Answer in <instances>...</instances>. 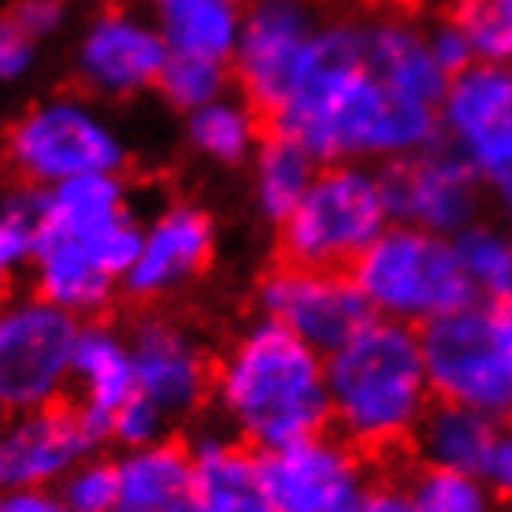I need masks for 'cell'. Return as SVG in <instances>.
<instances>
[{
    "label": "cell",
    "instance_id": "1",
    "mask_svg": "<svg viewBox=\"0 0 512 512\" xmlns=\"http://www.w3.org/2000/svg\"><path fill=\"white\" fill-rule=\"evenodd\" d=\"M282 138L323 164H397L442 138L438 104L412 101L390 90L364 60L357 23H327L316 30L294 86L275 108Z\"/></svg>",
    "mask_w": 512,
    "mask_h": 512
},
{
    "label": "cell",
    "instance_id": "2",
    "mask_svg": "<svg viewBox=\"0 0 512 512\" xmlns=\"http://www.w3.org/2000/svg\"><path fill=\"white\" fill-rule=\"evenodd\" d=\"M212 397L223 420L264 453L331 423L327 360L264 316L242 327L223 349Z\"/></svg>",
    "mask_w": 512,
    "mask_h": 512
},
{
    "label": "cell",
    "instance_id": "3",
    "mask_svg": "<svg viewBox=\"0 0 512 512\" xmlns=\"http://www.w3.org/2000/svg\"><path fill=\"white\" fill-rule=\"evenodd\" d=\"M323 360L331 423H338L342 438L357 449H390L405 442L431 409L435 394L416 327L372 316Z\"/></svg>",
    "mask_w": 512,
    "mask_h": 512
},
{
    "label": "cell",
    "instance_id": "4",
    "mask_svg": "<svg viewBox=\"0 0 512 512\" xmlns=\"http://www.w3.org/2000/svg\"><path fill=\"white\" fill-rule=\"evenodd\" d=\"M349 275L375 320L405 327H427L475 301L453 238L405 223H390L357 256Z\"/></svg>",
    "mask_w": 512,
    "mask_h": 512
},
{
    "label": "cell",
    "instance_id": "5",
    "mask_svg": "<svg viewBox=\"0 0 512 512\" xmlns=\"http://www.w3.org/2000/svg\"><path fill=\"white\" fill-rule=\"evenodd\" d=\"M4 160L26 186H60L86 175H123L127 134L86 93H56L23 108L4 134Z\"/></svg>",
    "mask_w": 512,
    "mask_h": 512
},
{
    "label": "cell",
    "instance_id": "6",
    "mask_svg": "<svg viewBox=\"0 0 512 512\" xmlns=\"http://www.w3.org/2000/svg\"><path fill=\"white\" fill-rule=\"evenodd\" d=\"M390 223L383 171L338 160L316 171L301 205L279 223L282 253L308 268H353Z\"/></svg>",
    "mask_w": 512,
    "mask_h": 512
},
{
    "label": "cell",
    "instance_id": "7",
    "mask_svg": "<svg viewBox=\"0 0 512 512\" xmlns=\"http://www.w3.org/2000/svg\"><path fill=\"white\" fill-rule=\"evenodd\" d=\"M141 242L134 212L86 227H41L34 245V286L49 305L71 312L75 320L97 316L127 279Z\"/></svg>",
    "mask_w": 512,
    "mask_h": 512
},
{
    "label": "cell",
    "instance_id": "8",
    "mask_svg": "<svg viewBox=\"0 0 512 512\" xmlns=\"http://www.w3.org/2000/svg\"><path fill=\"white\" fill-rule=\"evenodd\" d=\"M420 346L438 401L483 412L494 423L512 420V360L494 338L487 305L472 301L420 327Z\"/></svg>",
    "mask_w": 512,
    "mask_h": 512
},
{
    "label": "cell",
    "instance_id": "9",
    "mask_svg": "<svg viewBox=\"0 0 512 512\" xmlns=\"http://www.w3.org/2000/svg\"><path fill=\"white\" fill-rule=\"evenodd\" d=\"M82 323L45 297L0 305V409L26 412L56 405L71 386Z\"/></svg>",
    "mask_w": 512,
    "mask_h": 512
},
{
    "label": "cell",
    "instance_id": "10",
    "mask_svg": "<svg viewBox=\"0 0 512 512\" xmlns=\"http://www.w3.org/2000/svg\"><path fill=\"white\" fill-rule=\"evenodd\" d=\"M438 123L512 219V64H472L449 78Z\"/></svg>",
    "mask_w": 512,
    "mask_h": 512
},
{
    "label": "cell",
    "instance_id": "11",
    "mask_svg": "<svg viewBox=\"0 0 512 512\" xmlns=\"http://www.w3.org/2000/svg\"><path fill=\"white\" fill-rule=\"evenodd\" d=\"M256 305L264 320L279 323L282 331L301 338L320 357L334 353L372 320L353 275H342L338 268L290 264V260L260 279Z\"/></svg>",
    "mask_w": 512,
    "mask_h": 512
},
{
    "label": "cell",
    "instance_id": "12",
    "mask_svg": "<svg viewBox=\"0 0 512 512\" xmlns=\"http://www.w3.org/2000/svg\"><path fill=\"white\" fill-rule=\"evenodd\" d=\"M264 487L275 512H357L372 479L349 438L316 431L264 453Z\"/></svg>",
    "mask_w": 512,
    "mask_h": 512
},
{
    "label": "cell",
    "instance_id": "13",
    "mask_svg": "<svg viewBox=\"0 0 512 512\" xmlns=\"http://www.w3.org/2000/svg\"><path fill=\"white\" fill-rule=\"evenodd\" d=\"M383 186L394 223L420 227L442 238H457L472 223H479L483 190H487L468 160L453 153L449 145L442 149L431 145L409 160L386 164Z\"/></svg>",
    "mask_w": 512,
    "mask_h": 512
},
{
    "label": "cell",
    "instance_id": "14",
    "mask_svg": "<svg viewBox=\"0 0 512 512\" xmlns=\"http://www.w3.org/2000/svg\"><path fill=\"white\" fill-rule=\"evenodd\" d=\"M167 41L156 19L108 8L75 45V78L93 101H134L156 90L167 64Z\"/></svg>",
    "mask_w": 512,
    "mask_h": 512
},
{
    "label": "cell",
    "instance_id": "15",
    "mask_svg": "<svg viewBox=\"0 0 512 512\" xmlns=\"http://www.w3.org/2000/svg\"><path fill=\"white\" fill-rule=\"evenodd\" d=\"M316 30L320 19L308 0H253L242 8V30L231 64L245 101L275 112L294 86L297 67Z\"/></svg>",
    "mask_w": 512,
    "mask_h": 512
},
{
    "label": "cell",
    "instance_id": "16",
    "mask_svg": "<svg viewBox=\"0 0 512 512\" xmlns=\"http://www.w3.org/2000/svg\"><path fill=\"white\" fill-rule=\"evenodd\" d=\"M216 219L205 205L171 201L141 227L123 290L138 301H167L205 279L216 260Z\"/></svg>",
    "mask_w": 512,
    "mask_h": 512
},
{
    "label": "cell",
    "instance_id": "17",
    "mask_svg": "<svg viewBox=\"0 0 512 512\" xmlns=\"http://www.w3.org/2000/svg\"><path fill=\"white\" fill-rule=\"evenodd\" d=\"M127 338L138 394L153 401L167 420L175 423L205 405V397L212 394L216 364L208 357L205 342L186 323L167 320V316H145L134 323Z\"/></svg>",
    "mask_w": 512,
    "mask_h": 512
},
{
    "label": "cell",
    "instance_id": "18",
    "mask_svg": "<svg viewBox=\"0 0 512 512\" xmlns=\"http://www.w3.org/2000/svg\"><path fill=\"white\" fill-rule=\"evenodd\" d=\"M93 427L78 412L41 405L0 423V490H56L75 464L93 457Z\"/></svg>",
    "mask_w": 512,
    "mask_h": 512
},
{
    "label": "cell",
    "instance_id": "19",
    "mask_svg": "<svg viewBox=\"0 0 512 512\" xmlns=\"http://www.w3.org/2000/svg\"><path fill=\"white\" fill-rule=\"evenodd\" d=\"M193 512H275L264 487V457L227 435H201L190 446Z\"/></svg>",
    "mask_w": 512,
    "mask_h": 512
},
{
    "label": "cell",
    "instance_id": "20",
    "mask_svg": "<svg viewBox=\"0 0 512 512\" xmlns=\"http://www.w3.org/2000/svg\"><path fill=\"white\" fill-rule=\"evenodd\" d=\"M71 386L78 390V416L90 423L93 435L104 438L116 412L138 394L127 334L104 323H86L78 331Z\"/></svg>",
    "mask_w": 512,
    "mask_h": 512
},
{
    "label": "cell",
    "instance_id": "21",
    "mask_svg": "<svg viewBox=\"0 0 512 512\" xmlns=\"http://www.w3.org/2000/svg\"><path fill=\"white\" fill-rule=\"evenodd\" d=\"M360 34H364V60L390 90L442 108L453 75L435 60L427 30L401 15H386V19L364 23Z\"/></svg>",
    "mask_w": 512,
    "mask_h": 512
},
{
    "label": "cell",
    "instance_id": "22",
    "mask_svg": "<svg viewBox=\"0 0 512 512\" xmlns=\"http://www.w3.org/2000/svg\"><path fill=\"white\" fill-rule=\"evenodd\" d=\"M112 512H193L190 449L179 442L123 449L116 457V505Z\"/></svg>",
    "mask_w": 512,
    "mask_h": 512
},
{
    "label": "cell",
    "instance_id": "23",
    "mask_svg": "<svg viewBox=\"0 0 512 512\" xmlns=\"http://www.w3.org/2000/svg\"><path fill=\"white\" fill-rule=\"evenodd\" d=\"M156 26L171 56L231 64L242 8L238 0H156Z\"/></svg>",
    "mask_w": 512,
    "mask_h": 512
},
{
    "label": "cell",
    "instance_id": "24",
    "mask_svg": "<svg viewBox=\"0 0 512 512\" xmlns=\"http://www.w3.org/2000/svg\"><path fill=\"white\" fill-rule=\"evenodd\" d=\"M182 138L190 145V153L205 164L245 167L264 145V127L253 101L223 93L205 108H193L182 123Z\"/></svg>",
    "mask_w": 512,
    "mask_h": 512
},
{
    "label": "cell",
    "instance_id": "25",
    "mask_svg": "<svg viewBox=\"0 0 512 512\" xmlns=\"http://www.w3.org/2000/svg\"><path fill=\"white\" fill-rule=\"evenodd\" d=\"M498 423L475 409L453 405V401H435L423 412L420 427L412 431L416 453L423 468H449V472H483L490 438Z\"/></svg>",
    "mask_w": 512,
    "mask_h": 512
},
{
    "label": "cell",
    "instance_id": "26",
    "mask_svg": "<svg viewBox=\"0 0 512 512\" xmlns=\"http://www.w3.org/2000/svg\"><path fill=\"white\" fill-rule=\"evenodd\" d=\"M320 171V160L301 149L297 141L282 138H268L256 156L249 160V197H253V208L268 223H282L290 216L301 197L308 193L312 179Z\"/></svg>",
    "mask_w": 512,
    "mask_h": 512
},
{
    "label": "cell",
    "instance_id": "27",
    "mask_svg": "<svg viewBox=\"0 0 512 512\" xmlns=\"http://www.w3.org/2000/svg\"><path fill=\"white\" fill-rule=\"evenodd\" d=\"M457 260L472 297L479 305H505L512 301V231L509 227H490L472 223L468 231L453 238Z\"/></svg>",
    "mask_w": 512,
    "mask_h": 512
},
{
    "label": "cell",
    "instance_id": "28",
    "mask_svg": "<svg viewBox=\"0 0 512 512\" xmlns=\"http://www.w3.org/2000/svg\"><path fill=\"white\" fill-rule=\"evenodd\" d=\"M416 512H498V494L479 472L423 468L409 483Z\"/></svg>",
    "mask_w": 512,
    "mask_h": 512
},
{
    "label": "cell",
    "instance_id": "29",
    "mask_svg": "<svg viewBox=\"0 0 512 512\" xmlns=\"http://www.w3.org/2000/svg\"><path fill=\"white\" fill-rule=\"evenodd\" d=\"M453 23L472 45L475 64H512V0H457Z\"/></svg>",
    "mask_w": 512,
    "mask_h": 512
},
{
    "label": "cell",
    "instance_id": "30",
    "mask_svg": "<svg viewBox=\"0 0 512 512\" xmlns=\"http://www.w3.org/2000/svg\"><path fill=\"white\" fill-rule=\"evenodd\" d=\"M231 82V64H216V60H197V56H167L164 75L156 82V90L175 112L190 116L193 108H205L227 93Z\"/></svg>",
    "mask_w": 512,
    "mask_h": 512
},
{
    "label": "cell",
    "instance_id": "31",
    "mask_svg": "<svg viewBox=\"0 0 512 512\" xmlns=\"http://www.w3.org/2000/svg\"><path fill=\"white\" fill-rule=\"evenodd\" d=\"M38 245V208L34 201H0V305H8L19 271L34 260Z\"/></svg>",
    "mask_w": 512,
    "mask_h": 512
},
{
    "label": "cell",
    "instance_id": "32",
    "mask_svg": "<svg viewBox=\"0 0 512 512\" xmlns=\"http://www.w3.org/2000/svg\"><path fill=\"white\" fill-rule=\"evenodd\" d=\"M67 512H112L116 505V461L86 457L56 483Z\"/></svg>",
    "mask_w": 512,
    "mask_h": 512
},
{
    "label": "cell",
    "instance_id": "33",
    "mask_svg": "<svg viewBox=\"0 0 512 512\" xmlns=\"http://www.w3.org/2000/svg\"><path fill=\"white\" fill-rule=\"evenodd\" d=\"M167 427H171V420H167L164 412L156 409L153 401H145L141 394H134L127 405L116 412V420L108 427V438H116L123 449H138V446H153V442L167 438Z\"/></svg>",
    "mask_w": 512,
    "mask_h": 512
},
{
    "label": "cell",
    "instance_id": "34",
    "mask_svg": "<svg viewBox=\"0 0 512 512\" xmlns=\"http://www.w3.org/2000/svg\"><path fill=\"white\" fill-rule=\"evenodd\" d=\"M38 49V41L26 38L8 15H0V86L23 82L38 64Z\"/></svg>",
    "mask_w": 512,
    "mask_h": 512
},
{
    "label": "cell",
    "instance_id": "35",
    "mask_svg": "<svg viewBox=\"0 0 512 512\" xmlns=\"http://www.w3.org/2000/svg\"><path fill=\"white\" fill-rule=\"evenodd\" d=\"M4 15L23 30L26 38H34L41 45V41H49L52 34L64 26L67 8H64V0H15Z\"/></svg>",
    "mask_w": 512,
    "mask_h": 512
},
{
    "label": "cell",
    "instance_id": "36",
    "mask_svg": "<svg viewBox=\"0 0 512 512\" xmlns=\"http://www.w3.org/2000/svg\"><path fill=\"white\" fill-rule=\"evenodd\" d=\"M483 479H487L498 498H512V420H501L490 438L487 461H483Z\"/></svg>",
    "mask_w": 512,
    "mask_h": 512
},
{
    "label": "cell",
    "instance_id": "37",
    "mask_svg": "<svg viewBox=\"0 0 512 512\" xmlns=\"http://www.w3.org/2000/svg\"><path fill=\"white\" fill-rule=\"evenodd\" d=\"M427 38H431V52H435V60L446 67L449 75H461L464 67L475 64L472 45H468V38H464L461 26L453 23V19L442 23V26H435V30H427Z\"/></svg>",
    "mask_w": 512,
    "mask_h": 512
},
{
    "label": "cell",
    "instance_id": "38",
    "mask_svg": "<svg viewBox=\"0 0 512 512\" xmlns=\"http://www.w3.org/2000/svg\"><path fill=\"white\" fill-rule=\"evenodd\" d=\"M0 512H67L56 490L26 487V490H0Z\"/></svg>",
    "mask_w": 512,
    "mask_h": 512
},
{
    "label": "cell",
    "instance_id": "39",
    "mask_svg": "<svg viewBox=\"0 0 512 512\" xmlns=\"http://www.w3.org/2000/svg\"><path fill=\"white\" fill-rule=\"evenodd\" d=\"M357 512H416V505H412L409 487L383 483V487H372L368 494H364Z\"/></svg>",
    "mask_w": 512,
    "mask_h": 512
},
{
    "label": "cell",
    "instance_id": "40",
    "mask_svg": "<svg viewBox=\"0 0 512 512\" xmlns=\"http://www.w3.org/2000/svg\"><path fill=\"white\" fill-rule=\"evenodd\" d=\"M487 308H490L494 338H498V346L505 349V357L512 360V301H505V305H487Z\"/></svg>",
    "mask_w": 512,
    "mask_h": 512
},
{
    "label": "cell",
    "instance_id": "41",
    "mask_svg": "<svg viewBox=\"0 0 512 512\" xmlns=\"http://www.w3.org/2000/svg\"><path fill=\"white\" fill-rule=\"evenodd\" d=\"M509 231H512V219H509Z\"/></svg>",
    "mask_w": 512,
    "mask_h": 512
}]
</instances>
